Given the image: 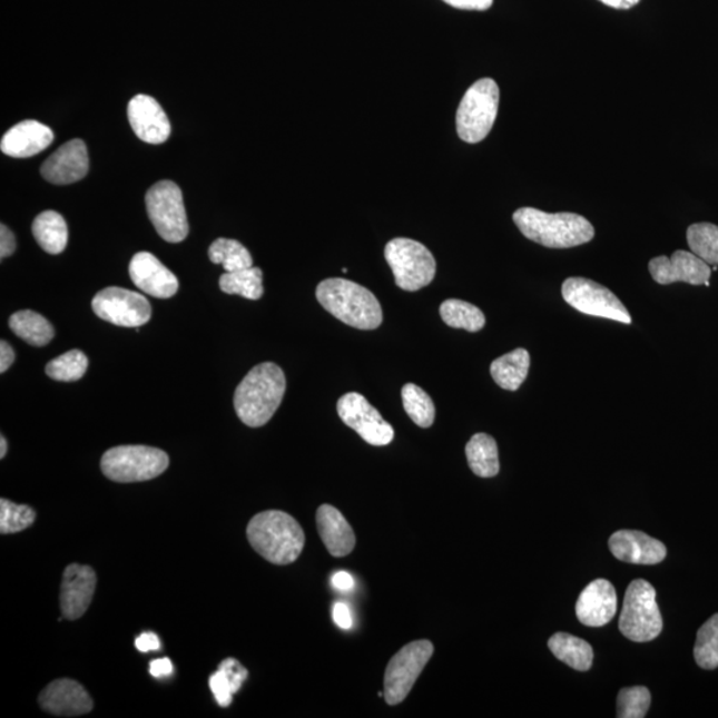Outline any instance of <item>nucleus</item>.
Segmentation results:
<instances>
[{
  "label": "nucleus",
  "mask_w": 718,
  "mask_h": 718,
  "mask_svg": "<svg viewBox=\"0 0 718 718\" xmlns=\"http://www.w3.org/2000/svg\"><path fill=\"white\" fill-rule=\"evenodd\" d=\"M286 388L282 367L264 362L246 374L235 393L239 420L249 427L265 426L282 405Z\"/></svg>",
  "instance_id": "nucleus-1"
},
{
  "label": "nucleus",
  "mask_w": 718,
  "mask_h": 718,
  "mask_svg": "<svg viewBox=\"0 0 718 718\" xmlns=\"http://www.w3.org/2000/svg\"><path fill=\"white\" fill-rule=\"evenodd\" d=\"M246 535L253 550L276 565L296 562L305 547L303 527L292 515L278 510L253 517Z\"/></svg>",
  "instance_id": "nucleus-2"
},
{
  "label": "nucleus",
  "mask_w": 718,
  "mask_h": 718,
  "mask_svg": "<svg viewBox=\"0 0 718 718\" xmlns=\"http://www.w3.org/2000/svg\"><path fill=\"white\" fill-rule=\"evenodd\" d=\"M316 296L326 312L348 326L374 331L382 324L380 301L360 284L345 278H327L317 286Z\"/></svg>",
  "instance_id": "nucleus-3"
},
{
  "label": "nucleus",
  "mask_w": 718,
  "mask_h": 718,
  "mask_svg": "<svg viewBox=\"0 0 718 718\" xmlns=\"http://www.w3.org/2000/svg\"><path fill=\"white\" fill-rule=\"evenodd\" d=\"M512 218L524 237L545 248H573L590 243L594 237L592 224L586 217L570 212L547 214L527 207L518 209Z\"/></svg>",
  "instance_id": "nucleus-4"
},
{
  "label": "nucleus",
  "mask_w": 718,
  "mask_h": 718,
  "mask_svg": "<svg viewBox=\"0 0 718 718\" xmlns=\"http://www.w3.org/2000/svg\"><path fill=\"white\" fill-rule=\"evenodd\" d=\"M168 466L166 451L140 444L109 449L100 462L102 474L118 483L150 481L160 476Z\"/></svg>",
  "instance_id": "nucleus-5"
},
{
  "label": "nucleus",
  "mask_w": 718,
  "mask_h": 718,
  "mask_svg": "<svg viewBox=\"0 0 718 718\" xmlns=\"http://www.w3.org/2000/svg\"><path fill=\"white\" fill-rule=\"evenodd\" d=\"M499 98V87L490 78L469 88L456 111V132L463 141L476 144L488 138L496 120Z\"/></svg>",
  "instance_id": "nucleus-6"
},
{
  "label": "nucleus",
  "mask_w": 718,
  "mask_h": 718,
  "mask_svg": "<svg viewBox=\"0 0 718 718\" xmlns=\"http://www.w3.org/2000/svg\"><path fill=\"white\" fill-rule=\"evenodd\" d=\"M619 628L627 639L636 642L652 641L661 633L662 618L656 590L647 580H633L628 586Z\"/></svg>",
  "instance_id": "nucleus-7"
},
{
  "label": "nucleus",
  "mask_w": 718,
  "mask_h": 718,
  "mask_svg": "<svg viewBox=\"0 0 718 718\" xmlns=\"http://www.w3.org/2000/svg\"><path fill=\"white\" fill-rule=\"evenodd\" d=\"M385 258L402 291H421L433 283L436 263L425 245L412 238H394L387 243Z\"/></svg>",
  "instance_id": "nucleus-8"
},
{
  "label": "nucleus",
  "mask_w": 718,
  "mask_h": 718,
  "mask_svg": "<svg viewBox=\"0 0 718 718\" xmlns=\"http://www.w3.org/2000/svg\"><path fill=\"white\" fill-rule=\"evenodd\" d=\"M147 212L157 234L168 243H181L189 234L181 189L173 181H160L146 196Z\"/></svg>",
  "instance_id": "nucleus-9"
},
{
  "label": "nucleus",
  "mask_w": 718,
  "mask_h": 718,
  "mask_svg": "<svg viewBox=\"0 0 718 718\" xmlns=\"http://www.w3.org/2000/svg\"><path fill=\"white\" fill-rule=\"evenodd\" d=\"M433 655V642L416 640L393 656L386 668L383 690L388 706H399L406 699Z\"/></svg>",
  "instance_id": "nucleus-10"
},
{
  "label": "nucleus",
  "mask_w": 718,
  "mask_h": 718,
  "mask_svg": "<svg viewBox=\"0 0 718 718\" xmlns=\"http://www.w3.org/2000/svg\"><path fill=\"white\" fill-rule=\"evenodd\" d=\"M567 304L588 316L618 321L631 324V314L621 301L606 286L583 277L567 278L562 285Z\"/></svg>",
  "instance_id": "nucleus-11"
},
{
  "label": "nucleus",
  "mask_w": 718,
  "mask_h": 718,
  "mask_svg": "<svg viewBox=\"0 0 718 718\" xmlns=\"http://www.w3.org/2000/svg\"><path fill=\"white\" fill-rule=\"evenodd\" d=\"M92 309L102 321L121 327H140L153 316V307L146 297L116 286L96 294Z\"/></svg>",
  "instance_id": "nucleus-12"
},
{
  "label": "nucleus",
  "mask_w": 718,
  "mask_h": 718,
  "mask_svg": "<svg viewBox=\"0 0 718 718\" xmlns=\"http://www.w3.org/2000/svg\"><path fill=\"white\" fill-rule=\"evenodd\" d=\"M337 412L346 426L357 431L358 435L372 446H386L394 440V429L382 419L377 409L371 405L364 395L347 393L341 396Z\"/></svg>",
  "instance_id": "nucleus-13"
},
{
  "label": "nucleus",
  "mask_w": 718,
  "mask_h": 718,
  "mask_svg": "<svg viewBox=\"0 0 718 718\" xmlns=\"http://www.w3.org/2000/svg\"><path fill=\"white\" fill-rule=\"evenodd\" d=\"M649 272L655 282L660 285L687 283L709 286V278L712 276L710 266L695 253L687 250H676L670 258L667 256L652 258L649 262Z\"/></svg>",
  "instance_id": "nucleus-14"
},
{
  "label": "nucleus",
  "mask_w": 718,
  "mask_h": 718,
  "mask_svg": "<svg viewBox=\"0 0 718 718\" xmlns=\"http://www.w3.org/2000/svg\"><path fill=\"white\" fill-rule=\"evenodd\" d=\"M98 577L90 565L72 563L67 567L61 580L60 610L63 618L78 620L91 606Z\"/></svg>",
  "instance_id": "nucleus-15"
},
{
  "label": "nucleus",
  "mask_w": 718,
  "mask_h": 718,
  "mask_svg": "<svg viewBox=\"0 0 718 718\" xmlns=\"http://www.w3.org/2000/svg\"><path fill=\"white\" fill-rule=\"evenodd\" d=\"M38 701L45 712L59 717L83 716L94 709L90 694L81 683L71 679L48 683Z\"/></svg>",
  "instance_id": "nucleus-16"
},
{
  "label": "nucleus",
  "mask_w": 718,
  "mask_h": 718,
  "mask_svg": "<svg viewBox=\"0 0 718 718\" xmlns=\"http://www.w3.org/2000/svg\"><path fill=\"white\" fill-rule=\"evenodd\" d=\"M129 276L148 296L170 298L179 291V279L149 252L136 253L129 264Z\"/></svg>",
  "instance_id": "nucleus-17"
},
{
  "label": "nucleus",
  "mask_w": 718,
  "mask_h": 718,
  "mask_svg": "<svg viewBox=\"0 0 718 718\" xmlns=\"http://www.w3.org/2000/svg\"><path fill=\"white\" fill-rule=\"evenodd\" d=\"M90 168L88 150L83 140L75 139L61 146L43 163L40 174L48 183L57 186L85 179Z\"/></svg>",
  "instance_id": "nucleus-18"
},
{
  "label": "nucleus",
  "mask_w": 718,
  "mask_h": 718,
  "mask_svg": "<svg viewBox=\"0 0 718 718\" xmlns=\"http://www.w3.org/2000/svg\"><path fill=\"white\" fill-rule=\"evenodd\" d=\"M128 120L140 140L148 144L166 142L170 122L159 102L148 95H138L129 101Z\"/></svg>",
  "instance_id": "nucleus-19"
},
{
  "label": "nucleus",
  "mask_w": 718,
  "mask_h": 718,
  "mask_svg": "<svg viewBox=\"0 0 718 718\" xmlns=\"http://www.w3.org/2000/svg\"><path fill=\"white\" fill-rule=\"evenodd\" d=\"M618 594L606 579L593 580L580 593L577 617L581 624L598 628L608 624L617 614Z\"/></svg>",
  "instance_id": "nucleus-20"
},
{
  "label": "nucleus",
  "mask_w": 718,
  "mask_h": 718,
  "mask_svg": "<svg viewBox=\"0 0 718 718\" xmlns=\"http://www.w3.org/2000/svg\"><path fill=\"white\" fill-rule=\"evenodd\" d=\"M610 550L621 562L659 564L667 557L666 545L641 531L621 530L610 538Z\"/></svg>",
  "instance_id": "nucleus-21"
},
{
  "label": "nucleus",
  "mask_w": 718,
  "mask_h": 718,
  "mask_svg": "<svg viewBox=\"0 0 718 718\" xmlns=\"http://www.w3.org/2000/svg\"><path fill=\"white\" fill-rule=\"evenodd\" d=\"M53 141L51 128L37 120H26L12 127L0 142L2 153L17 159H26L43 153Z\"/></svg>",
  "instance_id": "nucleus-22"
},
{
  "label": "nucleus",
  "mask_w": 718,
  "mask_h": 718,
  "mask_svg": "<svg viewBox=\"0 0 718 718\" xmlns=\"http://www.w3.org/2000/svg\"><path fill=\"white\" fill-rule=\"evenodd\" d=\"M317 529L321 539L334 558L347 557L355 547V533L341 511L323 504L317 511Z\"/></svg>",
  "instance_id": "nucleus-23"
},
{
  "label": "nucleus",
  "mask_w": 718,
  "mask_h": 718,
  "mask_svg": "<svg viewBox=\"0 0 718 718\" xmlns=\"http://www.w3.org/2000/svg\"><path fill=\"white\" fill-rule=\"evenodd\" d=\"M531 365L530 353L519 347L514 352L502 355L490 366L491 377L496 385L509 392H517L529 375Z\"/></svg>",
  "instance_id": "nucleus-24"
},
{
  "label": "nucleus",
  "mask_w": 718,
  "mask_h": 718,
  "mask_svg": "<svg viewBox=\"0 0 718 718\" xmlns=\"http://www.w3.org/2000/svg\"><path fill=\"white\" fill-rule=\"evenodd\" d=\"M32 234L37 243L50 255H59L68 243V228L63 216L55 210L40 214L32 224Z\"/></svg>",
  "instance_id": "nucleus-25"
},
{
  "label": "nucleus",
  "mask_w": 718,
  "mask_h": 718,
  "mask_svg": "<svg viewBox=\"0 0 718 718\" xmlns=\"http://www.w3.org/2000/svg\"><path fill=\"white\" fill-rule=\"evenodd\" d=\"M466 456L471 471L476 476L492 478L499 474L498 444L489 434H475L466 444Z\"/></svg>",
  "instance_id": "nucleus-26"
},
{
  "label": "nucleus",
  "mask_w": 718,
  "mask_h": 718,
  "mask_svg": "<svg viewBox=\"0 0 718 718\" xmlns=\"http://www.w3.org/2000/svg\"><path fill=\"white\" fill-rule=\"evenodd\" d=\"M549 647L560 661L580 670V672H586L592 667V647L583 639L577 638V636L564 632L555 633L550 639Z\"/></svg>",
  "instance_id": "nucleus-27"
},
{
  "label": "nucleus",
  "mask_w": 718,
  "mask_h": 718,
  "mask_svg": "<svg viewBox=\"0 0 718 718\" xmlns=\"http://www.w3.org/2000/svg\"><path fill=\"white\" fill-rule=\"evenodd\" d=\"M10 330L32 346H46L53 338V327L40 314L32 311L13 313L9 321Z\"/></svg>",
  "instance_id": "nucleus-28"
},
{
  "label": "nucleus",
  "mask_w": 718,
  "mask_h": 718,
  "mask_svg": "<svg viewBox=\"0 0 718 718\" xmlns=\"http://www.w3.org/2000/svg\"><path fill=\"white\" fill-rule=\"evenodd\" d=\"M440 312L443 323L454 330L476 333L481 332L485 325L483 312L466 301L446 299L441 305Z\"/></svg>",
  "instance_id": "nucleus-29"
},
{
  "label": "nucleus",
  "mask_w": 718,
  "mask_h": 718,
  "mask_svg": "<svg viewBox=\"0 0 718 718\" xmlns=\"http://www.w3.org/2000/svg\"><path fill=\"white\" fill-rule=\"evenodd\" d=\"M220 289L244 298L259 299L264 294L263 271L252 266L248 269L227 272L220 277Z\"/></svg>",
  "instance_id": "nucleus-30"
},
{
  "label": "nucleus",
  "mask_w": 718,
  "mask_h": 718,
  "mask_svg": "<svg viewBox=\"0 0 718 718\" xmlns=\"http://www.w3.org/2000/svg\"><path fill=\"white\" fill-rule=\"evenodd\" d=\"M209 258L214 264L223 265L225 272H237L252 268L253 258L248 249L236 239L218 238L209 248Z\"/></svg>",
  "instance_id": "nucleus-31"
},
{
  "label": "nucleus",
  "mask_w": 718,
  "mask_h": 718,
  "mask_svg": "<svg viewBox=\"0 0 718 718\" xmlns=\"http://www.w3.org/2000/svg\"><path fill=\"white\" fill-rule=\"evenodd\" d=\"M402 401L405 412L416 426L422 429L433 426L435 406L425 390L414 385V383H407L402 388Z\"/></svg>",
  "instance_id": "nucleus-32"
},
{
  "label": "nucleus",
  "mask_w": 718,
  "mask_h": 718,
  "mask_svg": "<svg viewBox=\"0 0 718 718\" xmlns=\"http://www.w3.org/2000/svg\"><path fill=\"white\" fill-rule=\"evenodd\" d=\"M690 252L708 265L718 266V227L710 223L690 225L687 232Z\"/></svg>",
  "instance_id": "nucleus-33"
},
{
  "label": "nucleus",
  "mask_w": 718,
  "mask_h": 718,
  "mask_svg": "<svg viewBox=\"0 0 718 718\" xmlns=\"http://www.w3.org/2000/svg\"><path fill=\"white\" fill-rule=\"evenodd\" d=\"M697 666L702 669L718 668V613L710 618L697 632L695 646Z\"/></svg>",
  "instance_id": "nucleus-34"
},
{
  "label": "nucleus",
  "mask_w": 718,
  "mask_h": 718,
  "mask_svg": "<svg viewBox=\"0 0 718 718\" xmlns=\"http://www.w3.org/2000/svg\"><path fill=\"white\" fill-rule=\"evenodd\" d=\"M87 368V355L80 351H70L48 362L46 374L55 381L75 382L83 378Z\"/></svg>",
  "instance_id": "nucleus-35"
},
{
  "label": "nucleus",
  "mask_w": 718,
  "mask_h": 718,
  "mask_svg": "<svg viewBox=\"0 0 718 718\" xmlns=\"http://www.w3.org/2000/svg\"><path fill=\"white\" fill-rule=\"evenodd\" d=\"M37 512L30 505L17 504L0 499V533H17L29 529L36 522Z\"/></svg>",
  "instance_id": "nucleus-36"
},
{
  "label": "nucleus",
  "mask_w": 718,
  "mask_h": 718,
  "mask_svg": "<svg viewBox=\"0 0 718 718\" xmlns=\"http://www.w3.org/2000/svg\"><path fill=\"white\" fill-rule=\"evenodd\" d=\"M651 707V694L646 687L624 688L618 697L619 718H642Z\"/></svg>",
  "instance_id": "nucleus-37"
},
{
  "label": "nucleus",
  "mask_w": 718,
  "mask_h": 718,
  "mask_svg": "<svg viewBox=\"0 0 718 718\" xmlns=\"http://www.w3.org/2000/svg\"><path fill=\"white\" fill-rule=\"evenodd\" d=\"M209 687L218 706L222 708L230 707L232 701H234V690H232L227 675H225L222 669H217L216 672L209 677Z\"/></svg>",
  "instance_id": "nucleus-38"
},
{
  "label": "nucleus",
  "mask_w": 718,
  "mask_h": 718,
  "mask_svg": "<svg viewBox=\"0 0 718 718\" xmlns=\"http://www.w3.org/2000/svg\"><path fill=\"white\" fill-rule=\"evenodd\" d=\"M218 669H222L225 675H227L232 690H234V695L238 692L239 689L244 686V682L246 679H248V669H246L242 662L234 658H228L225 659L220 666H218Z\"/></svg>",
  "instance_id": "nucleus-39"
},
{
  "label": "nucleus",
  "mask_w": 718,
  "mask_h": 718,
  "mask_svg": "<svg viewBox=\"0 0 718 718\" xmlns=\"http://www.w3.org/2000/svg\"><path fill=\"white\" fill-rule=\"evenodd\" d=\"M454 9L468 11H485L489 10L494 0H443Z\"/></svg>",
  "instance_id": "nucleus-40"
},
{
  "label": "nucleus",
  "mask_w": 718,
  "mask_h": 718,
  "mask_svg": "<svg viewBox=\"0 0 718 718\" xmlns=\"http://www.w3.org/2000/svg\"><path fill=\"white\" fill-rule=\"evenodd\" d=\"M136 648L142 653L160 651L161 642L159 636L154 632H144L135 641Z\"/></svg>",
  "instance_id": "nucleus-41"
},
{
  "label": "nucleus",
  "mask_w": 718,
  "mask_h": 718,
  "mask_svg": "<svg viewBox=\"0 0 718 718\" xmlns=\"http://www.w3.org/2000/svg\"><path fill=\"white\" fill-rule=\"evenodd\" d=\"M16 237H13L12 232L2 224V227H0V257H2V259L10 257L12 253L16 252Z\"/></svg>",
  "instance_id": "nucleus-42"
},
{
  "label": "nucleus",
  "mask_w": 718,
  "mask_h": 718,
  "mask_svg": "<svg viewBox=\"0 0 718 718\" xmlns=\"http://www.w3.org/2000/svg\"><path fill=\"white\" fill-rule=\"evenodd\" d=\"M333 619L335 624L341 629H351L353 626V619L351 610L344 603H337L334 606Z\"/></svg>",
  "instance_id": "nucleus-43"
},
{
  "label": "nucleus",
  "mask_w": 718,
  "mask_h": 718,
  "mask_svg": "<svg viewBox=\"0 0 718 718\" xmlns=\"http://www.w3.org/2000/svg\"><path fill=\"white\" fill-rule=\"evenodd\" d=\"M149 672L156 677V679H164V677H168L174 673L173 661L168 658L156 659L150 662Z\"/></svg>",
  "instance_id": "nucleus-44"
},
{
  "label": "nucleus",
  "mask_w": 718,
  "mask_h": 718,
  "mask_svg": "<svg viewBox=\"0 0 718 718\" xmlns=\"http://www.w3.org/2000/svg\"><path fill=\"white\" fill-rule=\"evenodd\" d=\"M13 361H16V353H13L9 342H0V373L3 374L9 371Z\"/></svg>",
  "instance_id": "nucleus-45"
},
{
  "label": "nucleus",
  "mask_w": 718,
  "mask_h": 718,
  "mask_svg": "<svg viewBox=\"0 0 718 718\" xmlns=\"http://www.w3.org/2000/svg\"><path fill=\"white\" fill-rule=\"evenodd\" d=\"M332 583L340 591H348V590H352L354 586V579L352 578L351 573L337 572V573H334Z\"/></svg>",
  "instance_id": "nucleus-46"
},
{
  "label": "nucleus",
  "mask_w": 718,
  "mask_h": 718,
  "mask_svg": "<svg viewBox=\"0 0 718 718\" xmlns=\"http://www.w3.org/2000/svg\"><path fill=\"white\" fill-rule=\"evenodd\" d=\"M599 2L612 7L617 10H628L632 9L636 4L640 3V0H599Z\"/></svg>",
  "instance_id": "nucleus-47"
},
{
  "label": "nucleus",
  "mask_w": 718,
  "mask_h": 718,
  "mask_svg": "<svg viewBox=\"0 0 718 718\" xmlns=\"http://www.w3.org/2000/svg\"><path fill=\"white\" fill-rule=\"evenodd\" d=\"M6 454H7V441H6V437L2 435V437H0V458H2L3 460Z\"/></svg>",
  "instance_id": "nucleus-48"
}]
</instances>
